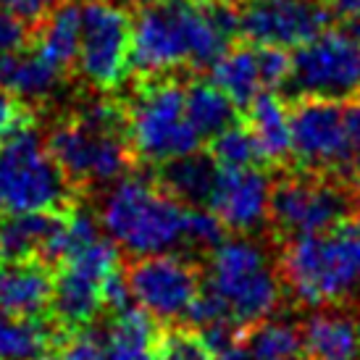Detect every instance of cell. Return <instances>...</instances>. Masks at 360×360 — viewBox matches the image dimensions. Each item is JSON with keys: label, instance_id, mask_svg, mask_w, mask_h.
Listing matches in <instances>:
<instances>
[{"label": "cell", "instance_id": "cell-1", "mask_svg": "<svg viewBox=\"0 0 360 360\" xmlns=\"http://www.w3.org/2000/svg\"><path fill=\"white\" fill-rule=\"evenodd\" d=\"M240 34L234 0H155L131 19L129 63L145 79L174 69H210Z\"/></svg>", "mask_w": 360, "mask_h": 360}, {"label": "cell", "instance_id": "cell-2", "mask_svg": "<svg viewBox=\"0 0 360 360\" xmlns=\"http://www.w3.org/2000/svg\"><path fill=\"white\" fill-rule=\"evenodd\" d=\"M276 269L300 305L323 308L345 300L360 287V213L329 231L284 240Z\"/></svg>", "mask_w": 360, "mask_h": 360}, {"label": "cell", "instance_id": "cell-3", "mask_svg": "<svg viewBox=\"0 0 360 360\" xmlns=\"http://www.w3.org/2000/svg\"><path fill=\"white\" fill-rule=\"evenodd\" d=\"M48 150L77 187L119 181L134 160L127 137V108L113 101L82 105L74 116L53 127Z\"/></svg>", "mask_w": 360, "mask_h": 360}, {"label": "cell", "instance_id": "cell-4", "mask_svg": "<svg viewBox=\"0 0 360 360\" xmlns=\"http://www.w3.org/2000/svg\"><path fill=\"white\" fill-rule=\"evenodd\" d=\"M101 221L110 240L134 258L171 252L187 242V205L140 176L116 181Z\"/></svg>", "mask_w": 360, "mask_h": 360}, {"label": "cell", "instance_id": "cell-5", "mask_svg": "<svg viewBox=\"0 0 360 360\" xmlns=\"http://www.w3.org/2000/svg\"><path fill=\"white\" fill-rule=\"evenodd\" d=\"M208 284L242 326L271 319L281 305L284 284L269 250L252 240H221L208 263Z\"/></svg>", "mask_w": 360, "mask_h": 360}, {"label": "cell", "instance_id": "cell-6", "mask_svg": "<svg viewBox=\"0 0 360 360\" xmlns=\"http://www.w3.org/2000/svg\"><path fill=\"white\" fill-rule=\"evenodd\" d=\"M355 213H360V192L334 174L302 169L271 184L269 221L281 240L329 231Z\"/></svg>", "mask_w": 360, "mask_h": 360}, {"label": "cell", "instance_id": "cell-7", "mask_svg": "<svg viewBox=\"0 0 360 360\" xmlns=\"http://www.w3.org/2000/svg\"><path fill=\"white\" fill-rule=\"evenodd\" d=\"M71 187L30 124L0 142V216L66 208Z\"/></svg>", "mask_w": 360, "mask_h": 360}, {"label": "cell", "instance_id": "cell-8", "mask_svg": "<svg viewBox=\"0 0 360 360\" xmlns=\"http://www.w3.org/2000/svg\"><path fill=\"white\" fill-rule=\"evenodd\" d=\"M127 137L137 158L158 166L200 150L202 137L187 119L179 82L153 77L142 84L127 105Z\"/></svg>", "mask_w": 360, "mask_h": 360}, {"label": "cell", "instance_id": "cell-9", "mask_svg": "<svg viewBox=\"0 0 360 360\" xmlns=\"http://www.w3.org/2000/svg\"><path fill=\"white\" fill-rule=\"evenodd\" d=\"M290 92L297 98L352 101L360 95V42L347 30L319 32L292 56Z\"/></svg>", "mask_w": 360, "mask_h": 360}, {"label": "cell", "instance_id": "cell-10", "mask_svg": "<svg viewBox=\"0 0 360 360\" xmlns=\"http://www.w3.org/2000/svg\"><path fill=\"white\" fill-rule=\"evenodd\" d=\"M292 155L300 169L334 174L345 179L352 160L358 158L352 142L345 103L297 98L290 108Z\"/></svg>", "mask_w": 360, "mask_h": 360}, {"label": "cell", "instance_id": "cell-11", "mask_svg": "<svg viewBox=\"0 0 360 360\" xmlns=\"http://www.w3.org/2000/svg\"><path fill=\"white\" fill-rule=\"evenodd\" d=\"M79 71L95 90H116L131 63V16L113 0H90L79 8Z\"/></svg>", "mask_w": 360, "mask_h": 360}, {"label": "cell", "instance_id": "cell-12", "mask_svg": "<svg viewBox=\"0 0 360 360\" xmlns=\"http://www.w3.org/2000/svg\"><path fill=\"white\" fill-rule=\"evenodd\" d=\"M58 266L51 297L53 319L63 331H79L103 310V281L119 269V252L113 242L95 240Z\"/></svg>", "mask_w": 360, "mask_h": 360}, {"label": "cell", "instance_id": "cell-13", "mask_svg": "<svg viewBox=\"0 0 360 360\" xmlns=\"http://www.w3.org/2000/svg\"><path fill=\"white\" fill-rule=\"evenodd\" d=\"M131 297L155 321L184 319L200 292V269L192 260L171 252L142 255L127 269Z\"/></svg>", "mask_w": 360, "mask_h": 360}, {"label": "cell", "instance_id": "cell-14", "mask_svg": "<svg viewBox=\"0 0 360 360\" xmlns=\"http://www.w3.org/2000/svg\"><path fill=\"white\" fill-rule=\"evenodd\" d=\"M329 21L323 0H245L240 6V34L252 45L300 48Z\"/></svg>", "mask_w": 360, "mask_h": 360}, {"label": "cell", "instance_id": "cell-15", "mask_svg": "<svg viewBox=\"0 0 360 360\" xmlns=\"http://www.w3.org/2000/svg\"><path fill=\"white\" fill-rule=\"evenodd\" d=\"M271 176L260 166L248 169H219L210 200V208L229 231L250 234L269 221Z\"/></svg>", "mask_w": 360, "mask_h": 360}, {"label": "cell", "instance_id": "cell-16", "mask_svg": "<svg viewBox=\"0 0 360 360\" xmlns=\"http://www.w3.org/2000/svg\"><path fill=\"white\" fill-rule=\"evenodd\" d=\"M53 276L42 260H16L0 269V308L11 316H40L51 308Z\"/></svg>", "mask_w": 360, "mask_h": 360}, {"label": "cell", "instance_id": "cell-17", "mask_svg": "<svg viewBox=\"0 0 360 360\" xmlns=\"http://www.w3.org/2000/svg\"><path fill=\"white\" fill-rule=\"evenodd\" d=\"M302 355L308 360H358L360 321L345 313H316L302 326Z\"/></svg>", "mask_w": 360, "mask_h": 360}, {"label": "cell", "instance_id": "cell-18", "mask_svg": "<svg viewBox=\"0 0 360 360\" xmlns=\"http://www.w3.org/2000/svg\"><path fill=\"white\" fill-rule=\"evenodd\" d=\"M60 210H37V213H3L0 216V260H40L51 234L58 226Z\"/></svg>", "mask_w": 360, "mask_h": 360}, {"label": "cell", "instance_id": "cell-19", "mask_svg": "<svg viewBox=\"0 0 360 360\" xmlns=\"http://www.w3.org/2000/svg\"><path fill=\"white\" fill-rule=\"evenodd\" d=\"M79 6L63 0L53 3L40 16L37 30L32 32L34 51L58 71H66L79 53Z\"/></svg>", "mask_w": 360, "mask_h": 360}, {"label": "cell", "instance_id": "cell-20", "mask_svg": "<svg viewBox=\"0 0 360 360\" xmlns=\"http://www.w3.org/2000/svg\"><path fill=\"white\" fill-rule=\"evenodd\" d=\"M219 166L210 153H187L181 158L160 163L158 184L184 205H208Z\"/></svg>", "mask_w": 360, "mask_h": 360}, {"label": "cell", "instance_id": "cell-21", "mask_svg": "<svg viewBox=\"0 0 360 360\" xmlns=\"http://www.w3.org/2000/svg\"><path fill=\"white\" fill-rule=\"evenodd\" d=\"M210 79L229 95L237 110H245L260 92H266L263 74H260L258 45L252 42L229 45V51L210 66Z\"/></svg>", "mask_w": 360, "mask_h": 360}, {"label": "cell", "instance_id": "cell-22", "mask_svg": "<svg viewBox=\"0 0 360 360\" xmlns=\"http://www.w3.org/2000/svg\"><path fill=\"white\" fill-rule=\"evenodd\" d=\"M158 329L155 319L142 308H121L105 329L103 350L108 360H155Z\"/></svg>", "mask_w": 360, "mask_h": 360}, {"label": "cell", "instance_id": "cell-23", "mask_svg": "<svg viewBox=\"0 0 360 360\" xmlns=\"http://www.w3.org/2000/svg\"><path fill=\"white\" fill-rule=\"evenodd\" d=\"M248 127L255 134L266 163H284L292 155V129L290 108L279 95L271 90L260 92L258 98L245 108Z\"/></svg>", "mask_w": 360, "mask_h": 360}, {"label": "cell", "instance_id": "cell-24", "mask_svg": "<svg viewBox=\"0 0 360 360\" xmlns=\"http://www.w3.org/2000/svg\"><path fill=\"white\" fill-rule=\"evenodd\" d=\"M63 71L51 66L37 51L6 53L0 56V87L16 98L42 101L56 92Z\"/></svg>", "mask_w": 360, "mask_h": 360}, {"label": "cell", "instance_id": "cell-25", "mask_svg": "<svg viewBox=\"0 0 360 360\" xmlns=\"http://www.w3.org/2000/svg\"><path fill=\"white\" fill-rule=\"evenodd\" d=\"M184 110L202 140L216 137L221 129L237 121V105L213 79H195L184 87Z\"/></svg>", "mask_w": 360, "mask_h": 360}, {"label": "cell", "instance_id": "cell-26", "mask_svg": "<svg viewBox=\"0 0 360 360\" xmlns=\"http://www.w3.org/2000/svg\"><path fill=\"white\" fill-rule=\"evenodd\" d=\"M51 342L53 331L40 316H11L0 308V360H37Z\"/></svg>", "mask_w": 360, "mask_h": 360}, {"label": "cell", "instance_id": "cell-27", "mask_svg": "<svg viewBox=\"0 0 360 360\" xmlns=\"http://www.w3.org/2000/svg\"><path fill=\"white\" fill-rule=\"evenodd\" d=\"M245 350L248 358L258 360H300L302 331L287 321H260L245 331Z\"/></svg>", "mask_w": 360, "mask_h": 360}, {"label": "cell", "instance_id": "cell-28", "mask_svg": "<svg viewBox=\"0 0 360 360\" xmlns=\"http://www.w3.org/2000/svg\"><path fill=\"white\" fill-rule=\"evenodd\" d=\"M210 155L219 169H248L266 163L260 145L248 124H229L216 137H210Z\"/></svg>", "mask_w": 360, "mask_h": 360}, {"label": "cell", "instance_id": "cell-29", "mask_svg": "<svg viewBox=\"0 0 360 360\" xmlns=\"http://www.w3.org/2000/svg\"><path fill=\"white\" fill-rule=\"evenodd\" d=\"M155 360H219L213 355L200 331L171 329L163 331L155 345Z\"/></svg>", "mask_w": 360, "mask_h": 360}, {"label": "cell", "instance_id": "cell-30", "mask_svg": "<svg viewBox=\"0 0 360 360\" xmlns=\"http://www.w3.org/2000/svg\"><path fill=\"white\" fill-rule=\"evenodd\" d=\"M226 226L219 221V216L205 205H192L187 208V242L195 248H216L224 240Z\"/></svg>", "mask_w": 360, "mask_h": 360}, {"label": "cell", "instance_id": "cell-31", "mask_svg": "<svg viewBox=\"0 0 360 360\" xmlns=\"http://www.w3.org/2000/svg\"><path fill=\"white\" fill-rule=\"evenodd\" d=\"M258 60L260 74H263V84L266 90H279L290 79L292 56L287 48H274V45H258Z\"/></svg>", "mask_w": 360, "mask_h": 360}, {"label": "cell", "instance_id": "cell-32", "mask_svg": "<svg viewBox=\"0 0 360 360\" xmlns=\"http://www.w3.org/2000/svg\"><path fill=\"white\" fill-rule=\"evenodd\" d=\"M32 37V30L27 19H21L11 11L0 8V56L13 51H21Z\"/></svg>", "mask_w": 360, "mask_h": 360}, {"label": "cell", "instance_id": "cell-33", "mask_svg": "<svg viewBox=\"0 0 360 360\" xmlns=\"http://www.w3.org/2000/svg\"><path fill=\"white\" fill-rule=\"evenodd\" d=\"M37 360H108L105 350L98 340H92L90 334H77L74 340H66L63 347L53 355H40Z\"/></svg>", "mask_w": 360, "mask_h": 360}, {"label": "cell", "instance_id": "cell-34", "mask_svg": "<svg viewBox=\"0 0 360 360\" xmlns=\"http://www.w3.org/2000/svg\"><path fill=\"white\" fill-rule=\"evenodd\" d=\"M24 124H30V110L16 101V95H11L0 87V142Z\"/></svg>", "mask_w": 360, "mask_h": 360}, {"label": "cell", "instance_id": "cell-35", "mask_svg": "<svg viewBox=\"0 0 360 360\" xmlns=\"http://www.w3.org/2000/svg\"><path fill=\"white\" fill-rule=\"evenodd\" d=\"M56 0H0V8L16 13L21 19H40Z\"/></svg>", "mask_w": 360, "mask_h": 360}, {"label": "cell", "instance_id": "cell-36", "mask_svg": "<svg viewBox=\"0 0 360 360\" xmlns=\"http://www.w3.org/2000/svg\"><path fill=\"white\" fill-rule=\"evenodd\" d=\"M323 3L331 21H340V24H347L352 16L360 13V0H323Z\"/></svg>", "mask_w": 360, "mask_h": 360}, {"label": "cell", "instance_id": "cell-37", "mask_svg": "<svg viewBox=\"0 0 360 360\" xmlns=\"http://www.w3.org/2000/svg\"><path fill=\"white\" fill-rule=\"evenodd\" d=\"M345 27H347V32H350L352 37H355V40L360 42V13H358V16H352V19L347 21Z\"/></svg>", "mask_w": 360, "mask_h": 360}, {"label": "cell", "instance_id": "cell-38", "mask_svg": "<svg viewBox=\"0 0 360 360\" xmlns=\"http://www.w3.org/2000/svg\"><path fill=\"white\" fill-rule=\"evenodd\" d=\"M248 360H258V358H248Z\"/></svg>", "mask_w": 360, "mask_h": 360}]
</instances>
